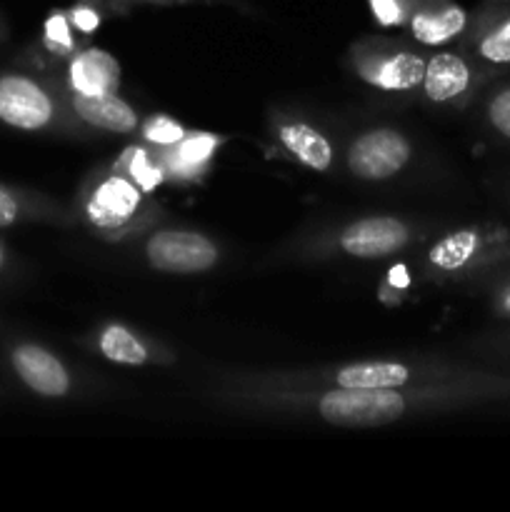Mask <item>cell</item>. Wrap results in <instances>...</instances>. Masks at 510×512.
Returning <instances> with one entry per match:
<instances>
[{
	"instance_id": "6da1fadb",
	"label": "cell",
	"mask_w": 510,
	"mask_h": 512,
	"mask_svg": "<svg viewBox=\"0 0 510 512\" xmlns=\"http://www.w3.org/2000/svg\"><path fill=\"white\" fill-rule=\"evenodd\" d=\"M403 413L405 400L395 390L340 388L320 400V415L340 428H375L393 423Z\"/></svg>"
},
{
	"instance_id": "7a4b0ae2",
	"label": "cell",
	"mask_w": 510,
	"mask_h": 512,
	"mask_svg": "<svg viewBox=\"0 0 510 512\" xmlns=\"http://www.w3.org/2000/svg\"><path fill=\"white\" fill-rule=\"evenodd\" d=\"M148 260L163 273H203L213 268L218 250L208 238L188 230H163L148 243Z\"/></svg>"
},
{
	"instance_id": "3957f363",
	"label": "cell",
	"mask_w": 510,
	"mask_h": 512,
	"mask_svg": "<svg viewBox=\"0 0 510 512\" xmlns=\"http://www.w3.org/2000/svg\"><path fill=\"white\" fill-rule=\"evenodd\" d=\"M410 158V145L395 130H373L350 145L348 165L358 178L380 180L398 173Z\"/></svg>"
},
{
	"instance_id": "277c9868",
	"label": "cell",
	"mask_w": 510,
	"mask_h": 512,
	"mask_svg": "<svg viewBox=\"0 0 510 512\" xmlns=\"http://www.w3.org/2000/svg\"><path fill=\"white\" fill-rule=\"evenodd\" d=\"M53 115L50 98L28 78H10L0 80V118L5 123L23 130H38L48 125Z\"/></svg>"
},
{
	"instance_id": "5b68a950",
	"label": "cell",
	"mask_w": 510,
	"mask_h": 512,
	"mask_svg": "<svg viewBox=\"0 0 510 512\" xmlns=\"http://www.w3.org/2000/svg\"><path fill=\"white\" fill-rule=\"evenodd\" d=\"M408 243V228L395 218H368L350 225L340 238L345 253L355 258H385Z\"/></svg>"
},
{
	"instance_id": "8992f818",
	"label": "cell",
	"mask_w": 510,
	"mask_h": 512,
	"mask_svg": "<svg viewBox=\"0 0 510 512\" xmlns=\"http://www.w3.org/2000/svg\"><path fill=\"white\" fill-rule=\"evenodd\" d=\"M465 10L450 0H418L413 15H410V28L413 35L425 45H438L445 40L463 33Z\"/></svg>"
},
{
	"instance_id": "52a82bcc",
	"label": "cell",
	"mask_w": 510,
	"mask_h": 512,
	"mask_svg": "<svg viewBox=\"0 0 510 512\" xmlns=\"http://www.w3.org/2000/svg\"><path fill=\"white\" fill-rule=\"evenodd\" d=\"M13 365L18 370L20 378L40 395H65L70 388V378L65 373V368L60 365L58 358H53L50 353H45L43 348H35V345H23V348L15 350Z\"/></svg>"
},
{
	"instance_id": "ba28073f",
	"label": "cell",
	"mask_w": 510,
	"mask_h": 512,
	"mask_svg": "<svg viewBox=\"0 0 510 512\" xmlns=\"http://www.w3.org/2000/svg\"><path fill=\"white\" fill-rule=\"evenodd\" d=\"M70 83L75 93L85 95H105L118 93L120 85V65L105 50H85L70 65Z\"/></svg>"
},
{
	"instance_id": "9c48e42d",
	"label": "cell",
	"mask_w": 510,
	"mask_h": 512,
	"mask_svg": "<svg viewBox=\"0 0 510 512\" xmlns=\"http://www.w3.org/2000/svg\"><path fill=\"white\" fill-rule=\"evenodd\" d=\"M470 80H473V73L468 63L455 53H440L425 65V93L438 103L463 95L470 88Z\"/></svg>"
},
{
	"instance_id": "30bf717a",
	"label": "cell",
	"mask_w": 510,
	"mask_h": 512,
	"mask_svg": "<svg viewBox=\"0 0 510 512\" xmlns=\"http://www.w3.org/2000/svg\"><path fill=\"white\" fill-rule=\"evenodd\" d=\"M75 110L80 118L88 120L95 128L110 130V133H130L135 128V113L128 103L118 98L115 93L105 95H85L75 93L73 98Z\"/></svg>"
},
{
	"instance_id": "8fae6325",
	"label": "cell",
	"mask_w": 510,
	"mask_h": 512,
	"mask_svg": "<svg viewBox=\"0 0 510 512\" xmlns=\"http://www.w3.org/2000/svg\"><path fill=\"white\" fill-rule=\"evenodd\" d=\"M140 203V193H135L133 185L123 178H110L95 193L90 203V218L98 225H120L135 213Z\"/></svg>"
},
{
	"instance_id": "7c38bea8",
	"label": "cell",
	"mask_w": 510,
	"mask_h": 512,
	"mask_svg": "<svg viewBox=\"0 0 510 512\" xmlns=\"http://www.w3.org/2000/svg\"><path fill=\"white\" fill-rule=\"evenodd\" d=\"M425 60L413 53H398L393 58H385L375 63L373 68L365 65L363 75L370 83L380 85L385 90H410L425 78Z\"/></svg>"
},
{
	"instance_id": "4fadbf2b",
	"label": "cell",
	"mask_w": 510,
	"mask_h": 512,
	"mask_svg": "<svg viewBox=\"0 0 510 512\" xmlns=\"http://www.w3.org/2000/svg\"><path fill=\"white\" fill-rule=\"evenodd\" d=\"M408 380V370L395 363H355L338 373L340 388L395 390Z\"/></svg>"
},
{
	"instance_id": "5bb4252c",
	"label": "cell",
	"mask_w": 510,
	"mask_h": 512,
	"mask_svg": "<svg viewBox=\"0 0 510 512\" xmlns=\"http://www.w3.org/2000/svg\"><path fill=\"white\" fill-rule=\"evenodd\" d=\"M280 140L285 143V148L295 155V158L303 160L308 168L313 170H328L330 160H333V150L330 143L318 133V130L308 128V125H285L280 130Z\"/></svg>"
},
{
	"instance_id": "9a60e30c",
	"label": "cell",
	"mask_w": 510,
	"mask_h": 512,
	"mask_svg": "<svg viewBox=\"0 0 510 512\" xmlns=\"http://www.w3.org/2000/svg\"><path fill=\"white\" fill-rule=\"evenodd\" d=\"M478 55L493 65H510V8L493 13L478 38Z\"/></svg>"
},
{
	"instance_id": "2e32d148",
	"label": "cell",
	"mask_w": 510,
	"mask_h": 512,
	"mask_svg": "<svg viewBox=\"0 0 510 512\" xmlns=\"http://www.w3.org/2000/svg\"><path fill=\"white\" fill-rule=\"evenodd\" d=\"M100 350H103L105 358L115 360V363H125V365H143L148 353H145L143 345L133 338L125 328H108L100 338Z\"/></svg>"
},
{
	"instance_id": "e0dca14e",
	"label": "cell",
	"mask_w": 510,
	"mask_h": 512,
	"mask_svg": "<svg viewBox=\"0 0 510 512\" xmlns=\"http://www.w3.org/2000/svg\"><path fill=\"white\" fill-rule=\"evenodd\" d=\"M485 120L498 138L510 145V85L495 90L485 103Z\"/></svg>"
},
{
	"instance_id": "ac0fdd59",
	"label": "cell",
	"mask_w": 510,
	"mask_h": 512,
	"mask_svg": "<svg viewBox=\"0 0 510 512\" xmlns=\"http://www.w3.org/2000/svg\"><path fill=\"white\" fill-rule=\"evenodd\" d=\"M213 148H215L213 135H195V138L183 140V143L178 145V150H175L173 165L178 170H183V173H188V170L198 168L203 160H208V155L213 153Z\"/></svg>"
},
{
	"instance_id": "d6986e66",
	"label": "cell",
	"mask_w": 510,
	"mask_h": 512,
	"mask_svg": "<svg viewBox=\"0 0 510 512\" xmlns=\"http://www.w3.org/2000/svg\"><path fill=\"white\" fill-rule=\"evenodd\" d=\"M418 0H370L373 15L383 25H400L410 18Z\"/></svg>"
},
{
	"instance_id": "ffe728a7",
	"label": "cell",
	"mask_w": 510,
	"mask_h": 512,
	"mask_svg": "<svg viewBox=\"0 0 510 512\" xmlns=\"http://www.w3.org/2000/svg\"><path fill=\"white\" fill-rule=\"evenodd\" d=\"M143 133H145V138L153 140V143L173 145V143H178V140H183L185 130L170 118H150L148 123H145Z\"/></svg>"
},
{
	"instance_id": "44dd1931",
	"label": "cell",
	"mask_w": 510,
	"mask_h": 512,
	"mask_svg": "<svg viewBox=\"0 0 510 512\" xmlns=\"http://www.w3.org/2000/svg\"><path fill=\"white\" fill-rule=\"evenodd\" d=\"M130 173L143 190H153L163 180V173L148 163L143 150H130Z\"/></svg>"
},
{
	"instance_id": "7402d4cb",
	"label": "cell",
	"mask_w": 510,
	"mask_h": 512,
	"mask_svg": "<svg viewBox=\"0 0 510 512\" xmlns=\"http://www.w3.org/2000/svg\"><path fill=\"white\" fill-rule=\"evenodd\" d=\"M45 43H48V48H53L55 53H65V50H70L73 40H70L68 20H65V15L60 13L50 15L48 23H45Z\"/></svg>"
},
{
	"instance_id": "603a6c76",
	"label": "cell",
	"mask_w": 510,
	"mask_h": 512,
	"mask_svg": "<svg viewBox=\"0 0 510 512\" xmlns=\"http://www.w3.org/2000/svg\"><path fill=\"white\" fill-rule=\"evenodd\" d=\"M73 23L78 25L83 33H90V30L98 28L100 18H98V13H95L93 8H85V5H80V8L73 10Z\"/></svg>"
},
{
	"instance_id": "cb8c5ba5",
	"label": "cell",
	"mask_w": 510,
	"mask_h": 512,
	"mask_svg": "<svg viewBox=\"0 0 510 512\" xmlns=\"http://www.w3.org/2000/svg\"><path fill=\"white\" fill-rule=\"evenodd\" d=\"M15 218H18V203L13 200V195L0 188V228L13 223Z\"/></svg>"
},
{
	"instance_id": "d4e9b609",
	"label": "cell",
	"mask_w": 510,
	"mask_h": 512,
	"mask_svg": "<svg viewBox=\"0 0 510 512\" xmlns=\"http://www.w3.org/2000/svg\"><path fill=\"white\" fill-rule=\"evenodd\" d=\"M498 310L500 315L510 318V275L503 285L498 288Z\"/></svg>"
},
{
	"instance_id": "484cf974",
	"label": "cell",
	"mask_w": 510,
	"mask_h": 512,
	"mask_svg": "<svg viewBox=\"0 0 510 512\" xmlns=\"http://www.w3.org/2000/svg\"><path fill=\"white\" fill-rule=\"evenodd\" d=\"M390 280H393V283H398V285H408V275H405L403 265L393 268V275H390Z\"/></svg>"
},
{
	"instance_id": "4316f807",
	"label": "cell",
	"mask_w": 510,
	"mask_h": 512,
	"mask_svg": "<svg viewBox=\"0 0 510 512\" xmlns=\"http://www.w3.org/2000/svg\"><path fill=\"white\" fill-rule=\"evenodd\" d=\"M0 265H3V248H0Z\"/></svg>"
}]
</instances>
